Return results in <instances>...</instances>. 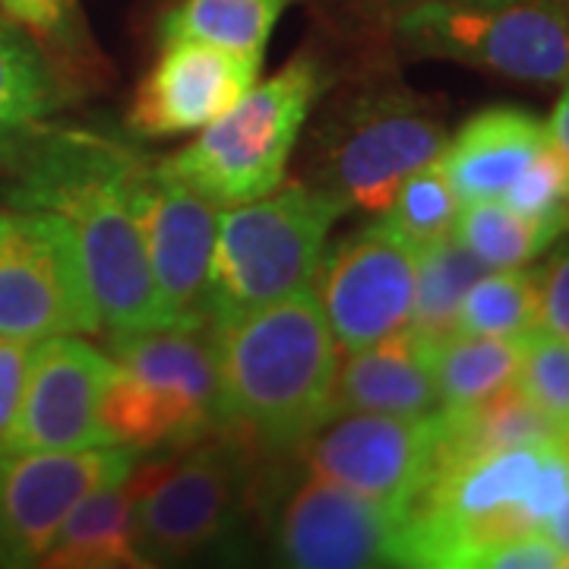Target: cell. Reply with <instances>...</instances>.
I'll return each instance as SVG.
<instances>
[{
    "instance_id": "6da1fadb",
    "label": "cell",
    "mask_w": 569,
    "mask_h": 569,
    "mask_svg": "<svg viewBox=\"0 0 569 569\" xmlns=\"http://www.w3.org/2000/svg\"><path fill=\"white\" fill-rule=\"evenodd\" d=\"M3 164L13 168L7 200L70 222L80 244L99 326L111 336L164 323L130 183L140 159L86 130H36Z\"/></svg>"
},
{
    "instance_id": "7a4b0ae2",
    "label": "cell",
    "mask_w": 569,
    "mask_h": 569,
    "mask_svg": "<svg viewBox=\"0 0 569 569\" xmlns=\"http://www.w3.org/2000/svg\"><path fill=\"white\" fill-rule=\"evenodd\" d=\"M222 430L253 452H291L326 421L339 342L313 288L216 323Z\"/></svg>"
},
{
    "instance_id": "3957f363",
    "label": "cell",
    "mask_w": 569,
    "mask_h": 569,
    "mask_svg": "<svg viewBox=\"0 0 569 569\" xmlns=\"http://www.w3.org/2000/svg\"><path fill=\"white\" fill-rule=\"evenodd\" d=\"M567 493L569 452L560 440L449 468L408 503L406 567L471 569L481 550L545 531Z\"/></svg>"
},
{
    "instance_id": "277c9868",
    "label": "cell",
    "mask_w": 569,
    "mask_h": 569,
    "mask_svg": "<svg viewBox=\"0 0 569 569\" xmlns=\"http://www.w3.org/2000/svg\"><path fill=\"white\" fill-rule=\"evenodd\" d=\"M346 203L323 187L288 183L219 216L209 320L222 323L313 284L326 234Z\"/></svg>"
},
{
    "instance_id": "5b68a950",
    "label": "cell",
    "mask_w": 569,
    "mask_h": 569,
    "mask_svg": "<svg viewBox=\"0 0 569 569\" xmlns=\"http://www.w3.org/2000/svg\"><path fill=\"white\" fill-rule=\"evenodd\" d=\"M320 92V67L295 58L272 80L247 92L231 111L206 127L187 149L159 162L164 174L187 183L216 206H241L272 193Z\"/></svg>"
},
{
    "instance_id": "8992f818",
    "label": "cell",
    "mask_w": 569,
    "mask_h": 569,
    "mask_svg": "<svg viewBox=\"0 0 569 569\" xmlns=\"http://www.w3.org/2000/svg\"><path fill=\"white\" fill-rule=\"evenodd\" d=\"M250 456L238 437L216 430V440L130 475L137 545L149 567L206 553L238 531L257 493Z\"/></svg>"
},
{
    "instance_id": "52a82bcc",
    "label": "cell",
    "mask_w": 569,
    "mask_h": 569,
    "mask_svg": "<svg viewBox=\"0 0 569 569\" xmlns=\"http://www.w3.org/2000/svg\"><path fill=\"white\" fill-rule=\"evenodd\" d=\"M396 32L415 54L522 82L569 80V0H406Z\"/></svg>"
},
{
    "instance_id": "ba28073f",
    "label": "cell",
    "mask_w": 569,
    "mask_h": 569,
    "mask_svg": "<svg viewBox=\"0 0 569 569\" xmlns=\"http://www.w3.org/2000/svg\"><path fill=\"white\" fill-rule=\"evenodd\" d=\"M269 481V535L288 567H406L408 507H383L310 471Z\"/></svg>"
},
{
    "instance_id": "9c48e42d",
    "label": "cell",
    "mask_w": 569,
    "mask_h": 569,
    "mask_svg": "<svg viewBox=\"0 0 569 569\" xmlns=\"http://www.w3.org/2000/svg\"><path fill=\"white\" fill-rule=\"evenodd\" d=\"M96 329L102 326L70 222L41 209L0 216V336L36 346Z\"/></svg>"
},
{
    "instance_id": "30bf717a",
    "label": "cell",
    "mask_w": 569,
    "mask_h": 569,
    "mask_svg": "<svg viewBox=\"0 0 569 569\" xmlns=\"http://www.w3.org/2000/svg\"><path fill=\"white\" fill-rule=\"evenodd\" d=\"M447 127L411 96H370L339 114L320 149L323 190L342 203L383 212L399 183L437 162Z\"/></svg>"
},
{
    "instance_id": "8fae6325",
    "label": "cell",
    "mask_w": 569,
    "mask_h": 569,
    "mask_svg": "<svg viewBox=\"0 0 569 569\" xmlns=\"http://www.w3.org/2000/svg\"><path fill=\"white\" fill-rule=\"evenodd\" d=\"M137 449H0V563L32 567L92 490L130 478Z\"/></svg>"
},
{
    "instance_id": "7c38bea8",
    "label": "cell",
    "mask_w": 569,
    "mask_h": 569,
    "mask_svg": "<svg viewBox=\"0 0 569 569\" xmlns=\"http://www.w3.org/2000/svg\"><path fill=\"white\" fill-rule=\"evenodd\" d=\"M433 415H329L291 449L305 471L383 507L406 509L433 475Z\"/></svg>"
},
{
    "instance_id": "4fadbf2b",
    "label": "cell",
    "mask_w": 569,
    "mask_h": 569,
    "mask_svg": "<svg viewBox=\"0 0 569 569\" xmlns=\"http://www.w3.org/2000/svg\"><path fill=\"white\" fill-rule=\"evenodd\" d=\"M418 279V247L377 222L342 238L320 260L313 295L339 348L355 351L408 329Z\"/></svg>"
},
{
    "instance_id": "5bb4252c",
    "label": "cell",
    "mask_w": 569,
    "mask_h": 569,
    "mask_svg": "<svg viewBox=\"0 0 569 569\" xmlns=\"http://www.w3.org/2000/svg\"><path fill=\"white\" fill-rule=\"evenodd\" d=\"M164 323L209 320V272L219 241L222 206L200 197L159 164H140L130 183Z\"/></svg>"
},
{
    "instance_id": "9a60e30c",
    "label": "cell",
    "mask_w": 569,
    "mask_h": 569,
    "mask_svg": "<svg viewBox=\"0 0 569 569\" xmlns=\"http://www.w3.org/2000/svg\"><path fill=\"white\" fill-rule=\"evenodd\" d=\"M114 361L73 336L36 342L17 418L0 449H86L108 443L102 396Z\"/></svg>"
},
{
    "instance_id": "2e32d148",
    "label": "cell",
    "mask_w": 569,
    "mask_h": 569,
    "mask_svg": "<svg viewBox=\"0 0 569 569\" xmlns=\"http://www.w3.org/2000/svg\"><path fill=\"white\" fill-rule=\"evenodd\" d=\"M260 61L206 41L168 39L133 92L127 123L140 137H174L209 127L253 89Z\"/></svg>"
},
{
    "instance_id": "e0dca14e",
    "label": "cell",
    "mask_w": 569,
    "mask_h": 569,
    "mask_svg": "<svg viewBox=\"0 0 569 569\" xmlns=\"http://www.w3.org/2000/svg\"><path fill=\"white\" fill-rule=\"evenodd\" d=\"M440 392L427 351L411 329L383 342L348 351L339 361L329 392V415L342 411H380V415H433Z\"/></svg>"
},
{
    "instance_id": "ac0fdd59",
    "label": "cell",
    "mask_w": 569,
    "mask_h": 569,
    "mask_svg": "<svg viewBox=\"0 0 569 569\" xmlns=\"http://www.w3.org/2000/svg\"><path fill=\"white\" fill-rule=\"evenodd\" d=\"M548 146V127L522 108H488L475 114L440 152L452 190L462 203L500 200L529 162Z\"/></svg>"
},
{
    "instance_id": "d6986e66",
    "label": "cell",
    "mask_w": 569,
    "mask_h": 569,
    "mask_svg": "<svg viewBox=\"0 0 569 569\" xmlns=\"http://www.w3.org/2000/svg\"><path fill=\"white\" fill-rule=\"evenodd\" d=\"M111 361L127 373L187 392L222 430V370L212 320L156 323L111 336Z\"/></svg>"
},
{
    "instance_id": "ffe728a7",
    "label": "cell",
    "mask_w": 569,
    "mask_h": 569,
    "mask_svg": "<svg viewBox=\"0 0 569 569\" xmlns=\"http://www.w3.org/2000/svg\"><path fill=\"white\" fill-rule=\"evenodd\" d=\"M99 418L108 443H123L137 452L193 447L219 430L216 418L187 392L140 380L123 367H114L104 387Z\"/></svg>"
},
{
    "instance_id": "44dd1931",
    "label": "cell",
    "mask_w": 569,
    "mask_h": 569,
    "mask_svg": "<svg viewBox=\"0 0 569 569\" xmlns=\"http://www.w3.org/2000/svg\"><path fill=\"white\" fill-rule=\"evenodd\" d=\"M133 475V471H130ZM41 567L118 569L149 567L137 545L133 490L130 478L92 490L67 516L54 545L41 557Z\"/></svg>"
},
{
    "instance_id": "7402d4cb",
    "label": "cell",
    "mask_w": 569,
    "mask_h": 569,
    "mask_svg": "<svg viewBox=\"0 0 569 569\" xmlns=\"http://www.w3.org/2000/svg\"><path fill=\"white\" fill-rule=\"evenodd\" d=\"M488 272L490 266L475 257L456 234L418 247V279L408 329L427 351L456 336V317L468 288Z\"/></svg>"
},
{
    "instance_id": "603a6c76",
    "label": "cell",
    "mask_w": 569,
    "mask_h": 569,
    "mask_svg": "<svg viewBox=\"0 0 569 569\" xmlns=\"http://www.w3.org/2000/svg\"><path fill=\"white\" fill-rule=\"evenodd\" d=\"M526 336H449L430 351L440 408L481 402L519 377Z\"/></svg>"
},
{
    "instance_id": "cb8c5ba5",
    "label": "cell",
    "mask_w": 569,
    "mask_h": 569,
    "mask_svg": "<svg viewBox=\"0 0 569 569\" xmlns=\"http://www.w3.org/2000/svg\"><path fill=\"white\" fill-rule=\"evenodd\" d=\"M51 104L54 89L36 44L0 17V162L39 130Z\"/></svg>"
},
{
    "instance_id": "d4e9b609",
    "label": "cell",
    "mask_w": 569,
    "mask_h": 569,
    "mask_svg": "<svg viewBox=\"0 0 569 569\" xmlns=\"http://www.w3.org/2000/svg\"><path fill=\"white\" fill-rule=\"evenodd\" d=\"M291 0H183L162 22L168 39L216 44L234 54L263 58V48Z\"/></svg>"
},
{
    "instance_id": "484cf974",
    "label": "cell",
    "mask_w": 569,
    "mask_h": 569,
    "mask_svg": "<svg viewBox=\"0 0 569 569\" xmlns=\"http://www.w3.org/2000/svg\"><path fill=\"white\" fill-rule=\"evenodd\" d=\"M569 224L529 219L503 200L462 203L452 234L490 269H516L545 253Z\"/></svg>"
},
{
    "instance_id": "4316f807",
    "label": "cell",
    "mask_w": 569,
    "mask_h": 569,
    "mask_svg": "<svg viewBox=\"0 0 569 569\" xmlns=\"http://www.w3.org/2000/svg\"><path fill=\"white\" fill-rule=\"evenodd\" d=\"M541 276L531 269H490L468 288L456 317L462 336H529L538 329Z\"/></svg>"
},
{
    "instance_id": "83f0119b",
    "label": "cell",
    "mask_w": 569,
    "mask_h": 569,
    "mask_svg": "<svg viewBox=\"0 0 569 569\" xmlns=\"http://www.w3.org/2000/svg\"><path fill=\"white\" fill-rule=\"evenodd\" d=\"M459 209H462V200L452 190L447 171L440 168V159H437L399 183L380 222L389 224L411 247H425L452 234Z\"/></svg>"
},
{
    "instance_id": "f1b7e54d",
    "label": "cell",
    "mask_w": 569,
    "mask_h": 569,
    "mask_svg": "<svg viewBox=\"0 0 569 569\" xmlns=\"http://www.w3.org/2000/svg\"><path fill=\"white\" fill-rule=\"evenodd\" d=\"M516 383L541 415L560 430L569 427V339H557L541 329L526 336V355Z\"/></svg>"
},
{
    "instance_id": "f546056e",
    "label": "cell",
    "mask_w": 569,
    "mask_h": 569,
    "mask_svg": "<svg viewBox=\"0 0 569 569\" xmlns=\"http://www.w3.org/2000/svg\"><path fill=\"white\" fill-rule=\"evenodd\" d=\"M500 200L529 219L569 224V168L550 140Z\"/></svg>"
},
{
    "instance_id": "4dcf8cb0",
    "label": "cell",
    "mask_w": 569,
    "mask_h": 569,
    "mask_svg": "<svg viewBox=\"0 0 569 569\" xmlns=\"http://www.w3.org/2000/svg\"><path fill=\"white\" fill-rule=\"evenodd\" d=\"M569 560L563 550L550 541L545 531L509 538L503 545L481 550L471 569H567Z\"/></svg>"
},
{
    "instance_id": "1f68e13d",
    "label": "cell",
    "mask_w": 569,
    "mask_h": 569,
    "mask_svg": "<svg viewBox=\"0 0 569 569\" xmlns=\"http://www.w3.org/2000/svg\"><path fill=\"white\" fill-rule=\"evenodd\" d=\"M538 276H541L538 329L557 339H569V247L550 257V263Z\"/></svg>"
},
{
    "instance_id": "d6a6232c",
    "label": "cell",
    "mask_w": 569,
    "mask_h": 569,
    "mask_svg": "<svg viewBox=\"0 0 569 569\" xmlns=\"http://www.w3.org/2000/svg\"><path fill=\"white\" fill-rule=\"evenodd\" d=\"M32 348H36L32 342L0 336V440L7 437V430L17 418L29 361H32Z\"/></svg>"
},
{
    "instance_id": "836d02e7",
    "label": "cell",
    "mask_w": 569,
    "mask_h": 569,
    "mask_svg": "<svg viewBox=\"0 0 569 569\" xmlns=\"http://www.w3.org/2000/svg\"><path fill=\"white\" fill-rule=\"evenodd\" d=\"M0 7L17 22L41 29V32L58 29L63 17L61 0H0Z\"/></svg>"
},
{
    "instance_id": "e575fe53",
    "label": "cell",
    "mask_w": 569,
    "mask_h": 569,
    "mask_svg": "<svg viewBox=\"0 0 569 569\" xmlns=\"http://www.w3.org/2000/svg\"><path fill=\"white\" fill-rule=\"evenodd\" d=\"M545 127H548L550 146L560 152V159H563L569 168V82H567V89H563V96H560V102H557V108H553V114H550V121L545 123Z\"/></svg>"
},
{
    "instance_id": "d590c367",
    "label": "cell",
    "mask_w": 569,
    "mask_h": 569,
    "mask_svg": "<svg viewBox=\"0 0 569 569\" xmlns=\"http://www.w3.org/2000/svg\"><path fill=\"white\" fill-rule=\"evenodd\" d=\"M545 535H548L557 548L563 550V557L569 560V493L567 500L550 512V519L545 522Z\"/></svg>"
},
{
    "instance_id": "8d00e7d4",
    "label": "cell",
    "mask_w": 569,
    "mask_h": 569,
    "mask_svg": "<svg viewBox=\"0 0 569 569\" xmlns=\"http://www.w3.org/2000/svg\"><path fill=\"white\" fill-rule=\"evenodd\" d=\"M560 443H563V449H567V452H569V427H567V430H563V437H560Z\"/></svg>"
}]
</instances>
